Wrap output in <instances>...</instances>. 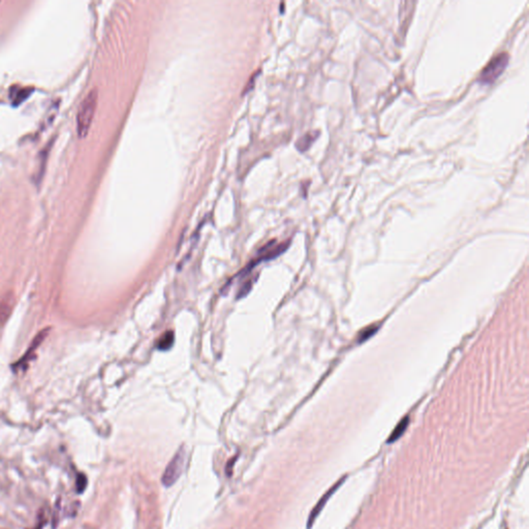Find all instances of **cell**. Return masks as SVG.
Segmentation results:
<instances>
[{
  "mask_svg": "<svg viewBox=\"0 0 529 529\" xmlns=\"http://www.w3.org/2000/svg\"><path fill=\"white\" fill-rule=\"evenodd\" d=\"M98 92L96 89H92L87 96L82 100L78 115H77V128L78 134L80 138H84L87 135L90 126H91L94 113L96 110Z\"/></svg>",
  "mask_w": 529,
  "mask_h": 529,
  "instance_id": "1",
  "label": "cell"
},
{
  "mask_svg": "<svg viewBox=\"0 0 529 529\" xmlns=\"http://www.w3.org/2000/svg\"><path fill=\"white\" fill-rule=\"evenodd\" d=\"M510 61V55L507 52H503L494 56L489 63L483 68L479 81L482 84H493L507 68Z\"/></svg>",
  "mask_w": 529,
  "mask_h": 529,
  "instance_id": "2",
  "label": "cell"
},
{
  "mask_svg": "<svg viewBox=\"0 0 529 529\" xmlns=\"http://www.w3.org/2000/svg\"><path fill=\"white\" fill-rule=\"evenodd\" d=\"M186 453L184 448H181L168 464L161 477V483L164 487H171L182 475L185 466Z\"/></svg>",
  "mask_w": 529,
  "mask_h": 529,
  "instance_id": "3",
  "label": "cell"
},
{
  "mask_svg": "<svg viewBox=\"0 0 529 529\" xmlns=\"http://www.w3.org/2000/svg\"><path fill=\"white\" fill-rule=\"evenodd\" d=\"M48 331H49V330H48V329H46V330H44V331L40 332V333H39V334H38V335H37V336L35 337V339H34V342H32L31 346H30V347H29V349H28V351H27V353H26V354L24 355V357H23V358H21V360H20V361H19V362L17 363V364H16V365H14V368H16V369H18V370H19V369H25L26 365L28 364V362H30V361H31V360H32V357H31L32 353H33V354L35 353V351L37 350V347H38V346L40 345V343H41V342L43 341V339H44V338H46V336H47V333H48Z\"/></svg>",
  "mask_w": 529,
  "mask_h": 529,
  "instance_id": "4",
  "label": "cell"
},
{
  "mask_svg": "<svg viewBox=\"0 0 529 529\" xmlns=\"http://www.w3.org/2000/svg\"><path fill=\"white\" fill-rule=\"evenodd\" d=\"M342 481H343V480H342ZM342 481H341L340 483H337V485H335L334 487H332V489H330V490H329V492H328V493H326V494H325V495L323 496V498H322V500H321V501L319 502V504H317V505H316V507H315V508L313 509V511H312V512H311V514H310V517H309V520H308V528H310V527H311V525H312L313 521L315 520V518L317 517V515H319V514H320V512H321V511H322V509L324 508L325 504H326V503L328 502V500H329V498H330V496H331L332 494H333V493H334V492L336 491L337 487H338V486H340V484L342 483Z\"/></svg>",
  "mask_w": 529,
  "mask_h": 529,
  "instance_id": "5",
  "label": "cell"
},
{
  "mask_svg": "<svg viewBox=\"0 0 529 529\" xmlns=\"http://www.w3.org/2000/svg\"><path fill=\"white\" fill-rule=\"evenodd\" d=\"M319 134L320 133L317 131H309L305 133L304 135H302V137L296 143L297 149L301 151V152H304V151L308 150L310 146L313 144V142L316 140V138L319 137Z\"/></svg>",
  "mask_w": 529,
  "mask_h": 529,
  "instance_id": "6",
  "label": "cell"
},
{
  "mask_svg": "<svg viewBox=\"0 0 529 529\" xmlns=\"http://www.w3.org/2000/svg\"><path fill=\"white\" fill-rule=\"evenodd\" d=\"M409 422H410V419H409V417H406V418H404V419H403V420H402V421H401V422L399 423V424H398V426H397V427H396V428L394 429V431H393V432H392V434H391L390 438H389V440H388V443H393V442H395V441H397V440H398V438H399V437H400V436H401V435H402V434L404 433V431L406 430L407 426H409Z\"/></svg>",
  "mask_w": 529,
  "mask_h": 529,
  "instance_id": "7",
  "label": "cell"
},
{
  "mask_svg": "<svg viewBox=\"0 0 529 529\" xmlns=\"http://www.w3.org/2000/svg\"><path fill=\"white\" fill-rule=\"evenodd\" d=\"M174 343L173 332H167L158 341V349L161 351H168Z\"/></svg>",
  "mask_w": 529,
  "mask_h": 529,
  "instance_id": "8",
  "label": "cell"
},
{
  "mask_svg": "<svg viewBox=\"0 0 529 529\" xmlns=\"http://www.w3.org/2000/svg\"><path fill=\"white\" fill-rule=\"evenodd\" d=\"M87 477L84 474H79L77 476V480H75V488H77L78 493H83L87 487Z\"/></svg>",
  "mask_w": 529,
  "mask_h": 529,
  "instance_id": "9",
  "label": "cell"
}]
</instances>
